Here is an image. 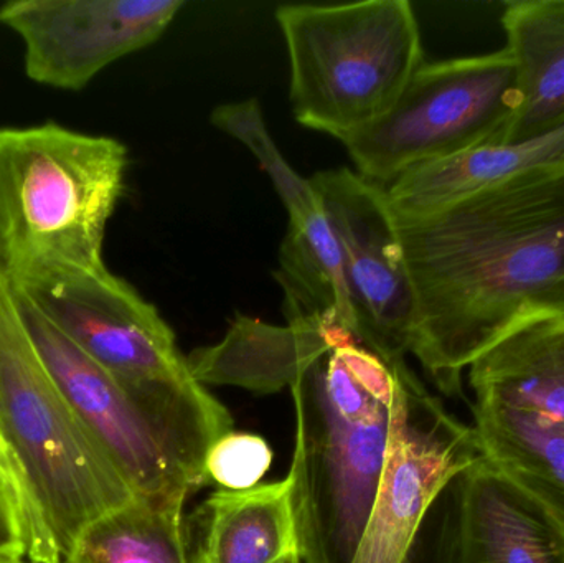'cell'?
<instances>
[{"label": "cell", "instance_id": "obj_1", "mask_svg": "<svg viewBox=\"0 0 564 563\" xmlns=\"http://www.w3.org/2000/svg\"><path fill=\"white\" fill-rule=\"evenodd\" d=\"M394 218L414 293L410 354L446 396H463L474 360L517 324L563 310L564 167Z\"/></svg>", "mask_w": 564, "mask_h": 563}, {"label": "cell", "instance_id": "obj_2", "mask_svg": "<svg viewBox=\"0 0 564 563\" xmlns=\"http://www.w3.org/2000/svg\"><path fill=\"white\" fill-rule=\"evenodd\" d=\"M0 478L26 563H66L93 522L138 498L59 392L2 280Z\"/></svg>", "mask_w": 564, "mask_h": 563}, {"label": "cell", "instance_id": "obj_3", "mask_svg": "<svg viewBox=\"0 0 564 563\" xmlns=\"http://www.w3.org/2000/svg\"><path fill=\"white\" fill-rule=\"evenodd\" d=\"M9 290L116 380L194 491L208 481V450L234 432V420L195 379L151 303L108 268H45Z\"/></svg>", "mask_w": 564, "mask_h": 563}, {"label": "cell", "instance_id": "obj_4", "mask_svg": "<svg viewBox=\"0 0 564 563\" xmlns=\"http://www.w3.org/2000/svg\"><path fill=\"white\" fill-rule=\"evenodd\" d=\"M394 383V364L350 337L289 387L302 563H354L383 472Z\"/></svg>", "mask_w": 564, "mask_h": 563}, {"label": "cell", "instance_id": "obj_5", "mask_svg": "<svg viewBox=\"0 0 564 563\" xmlns=\"http://www.w3.org/2000/svg\"><path fill=\"white\" fill-rule=\"evenodd\" d=\"M128 148L56 122L0 128V280L45 268L105 270Z\"/></svg>", "mask_w": 564, "mask_h": 563}, {"label": "cell", "instance_id": "obj_6", "mask_svg": "<svg viewBox=\"0 0 564 563\" xmlns=\"http://www.w3.org/2000/svg\"><path fill=\"white\" fill-rule=\"evenodd\" d=\"M295 121L341 141L388 115L424 63L408 0L276 9Z\"/></svg>", "mask_w": 564, "mask_h": 563}, {"label": "cell", "instance_id": "obj_7", "mask_svg": "<svg viewBox=\"0 0 564 563\" xmlns=\"http://www.w3.org/2000/svg\"><path fill=\"white\" fill-rule=\"evenodd\" d=\"M517 108L516 69L506 48L424 62L384 118L340 142L358 174L384 187L416 165L502 142Z\"/></svg>", "mask_w": 564, "mask_h": 563}, {"label": "cell", "instance_id": "obj_8", "mask_svg": "<svg viewBox=\"0 0 564 563\" xmlns=\"http://www.w3.org/2000/svg\"><path fill=\"white\" fill-rule=\"evenodd\" d=\"M394 376L383 472L354 563H404L431 506L484 456L474 426L451 415L406 360Z\"/></svg>", "mask_w": 564, "mask_h": 563}, {"label": "cell", "instance_id": "obj_9", "mask_svg": "<svg viewBox=\"0 0 564 563\" xmlns=\"http://www.w3.org/2000/svg\"><path fill=\"white\" fill-rule=\"evenodd\" d=\"M340 248L355 336L388 364L406 360L414 293L387 192L350 169L311 177Z\"/></svg>", "mask_w": 564, "mask_h": 563}, {"label": "cell", "instance_id": "obj_10", "mask_svg": "<svg viewBox=\"0 0 564 563\" xmlns=\"http://www.w3.org/2000/svg\"><path fill=\"white\" fill-rule=\"evenodd\" d=\"M184 0H15L0 23L22 40L32 82L79 91L102 69L161 39Z\"/></svg>", "mask_w": 564, "mask_h": 563}, {"label": "cell", "instance_id": "obj_11", "mask_svg": "<svg viewBox=\"0 0 564 563\" xmlns=\"http://www.w3.org/2000/svg\"><path fill=\"white\" fill-rule=\"evenodd\" d=\"M404 563H564V535L482 456L431 506Z\"/></svg>", "mask_w": 564, "mask_h": 563}, {"label": "cell", "instance_id": "obj_12", "mask_svg": "<svg viewBox=\"0 0 564 563\" xmlns=\"http://www.w3.org/2000/svg\"><path fill=\"white\" fill-rule=\"evenodd\" d=\"M212 122L257 158L288 210V234L276 273L285 293V321L332 313L355 336L340 248L324 205L311 178L302 177L285 161L264 121L260 101L250 98L217 106Z\"/></svg>", "mask_w": 564, "mask_h": 563}, {"label": "cell", "instance_id": "obj_13", "mask_svg": "<svg viewBox=\"0 0 564 563\" xmlns=\"http://www.w3.org/2000/svg\"><path fill=\"white\" fill-rule=\"evenodd\" d=\"M12 296L26 333L59 392L118 466L135 496L187 499L194 488L175 468L124 390L29 301L15 293Z\"/></svg>", "mask_w": 564, "mask_h": 563}, {"label": "cell", "instance_id": "obj_14", "mask_svg": "<svg viewBox=\"0 0 564 563\" xmlns=\"http://www.w3.org/2000/svg\"><path fill=\"white\" fill-rule=\"evenodd\" d=\"M350 337L332 313L289 320L285 326L238 316L220 343L195 349L187 362L202 386L273 393L291 387L322 354Z\"/></svg>", "mask_w": 564, "mask_h": 563}, {"label": "cell", "instance_id": "obj_15", "mask_svg": "<svg viewBox=\"0 0 564 563\" xmlns=\"http://www.w3.org/2000/svg\"><path fill=\"white\" fill-rule=\"evenodd\" d=\"M563 167L564 128L533 141L489 142L416 165L384 185V192L394 217L416 218L523 175Z\"/></svg>", "mask_w": 564, "mask_h": 563}, {"label": "cell", "instance_id": "obj_16", "mask_svg": "<svg viewBox=\"0 0 564 563\" xmlns=\"http://www.w3.org/2000/svg\"><path fill=\"white\" fill-rule=\"evenodd\" d=\"M194 563H302L294 479L218 489L197 512Z\"/></svg>", "mask_w": 564, "mask_h": 563}, {"label": "cell", "instance_id": "obj_17", "mask_svg": "<svg viewBox=\"0 0 564 563\" xmlns=\"http://www.w3.org/2000/svg\"><path fill=\"white\" fill-rule=\"evenodd\" d=\"M476 402L564 422V307L527 317L467 369Z\"/></svg>", "mask_w": 564, "mask_h": 563}, {"label": "cell", "instance_id": "obj_18", "mask_svg": "<svg viewBox=\"0 0 564 563\" xmlns=\"http://www.w3.org/2000/svg\"><path fill=\"white\" fill-rule=\"evenodd\" d=\"M502 25L519 91L502 142L545 138L564 128V0L507 3Z\"/></svg>", "mask_w": 564, "mask_h": 563}, {"label": "cell", "instance_id": "obj_19", "mask_svg": "<svg viewBox=\"0 0 564 563\" xmlns=\"http://www.w3.org/2000/svg\"><path fill=\"white\" fill-rule=\"evenodd\" d=\"M487 462L529 496L564 535V422L499 403H474Z\"/></svg>", "mask_w": 564, "mask_h": 563}, {"label": "cell", "instance_id": "obj_20", "mask_svg": "<svg viewBox=\"0 0 564 563\" xmlns=\"http://www.w3.org/2000/svg\"><path fill=\"white\" fill-rule=\"evenodd\" d=\"M185 498H135L93 522L66 563H194Z\"/></svg>", "mask_w": 564, "mask_h": 563}, {"label": "cell", "instance_id": "obj_21", "mask_svg": "<svg viewBox=\"0 0 564 563\" xmlns=\"http://www.w3.org/2000/svg\"><path fill=\"white\" fill-rule=\"evenodd\" d=\"M271 463L273 450L263 436L230 432L208 450L205 473L221 489L245 491L260 485Z\"/></svg>", "mask_w": 564, "mask_h": 563}, {"label": "cell", "instance_id": "obj_22", "mask_svg": "<svg viewBox=\"0 0 564 563\" xmlns=\"http://www.w3.org/2000/svg\"><path fill=\"white\" fill-rule=\"evenodd\" d=\"M0 552H19L22 555L19 518L2 478H0Z\"/></svg>", "mask_w": 564, "mask_h": 563}, {"label": "cell", "instance_id": "obj_23", "mask_svg": "<svg viewBox=\"0 0 564 563\" xmlns=\"http://www.w3.org/2000/svg\"><path fill=\"white\" fill-rule=\"evenodd\" d=\"M0 563H26L19 552H0Z\"/></svg>", "mask_w": 564, "mask_h": 563}]
</instances>
